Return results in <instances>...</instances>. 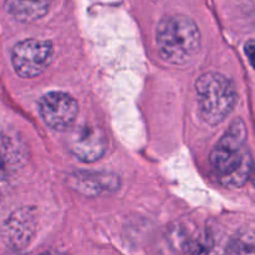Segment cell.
Wrapping results in <instances>:
<instances>
[{"label":"cell","instance_id":"obj_1","mask_svg":"<svg viewBox=\"0 0 255 255\" xmlns=\"http://www.w3.org/2000/svg\"><path fill=\"white\" fill-rule=\"evenodd\" d=\"M248 132L242 119H236L211 152L209 161L226 187L244 186L253 172L252 154L246 148Z\"/></svg>","mask_w":255,"mask_h":255},{"label":"cell","instance_id":"obj_2","mask_svg":"<svg viewBox=\"0 0 255 255\" xmlns=\"http://www.w3.org/2000/svg\"><path fill=\"white\" fill-rule=\"evenodd\" d=\"M159 56L172 65H186L198 54L201 32L191 17L169 15L159 21L156 30Z\"/></svg>","mask_w":255,"mask_h":255},{"label":"cell","instance_id":"obj_3","mask_svg":"<svg viewBox=\"0 0 255 255\" xmlns=\"http://www.w3.org/2000/svg\"><path fill=\"white\" fill-rule=\"evenodd\" d=\"M199 111L204 121L218 125L233 111L237 91L233 82L219 72H206L196 82Z\"/></svg>","mask_w":255,"mask_h":255},{"label":"cell","instance_id":"obj_4","mask_svg":"<svg viewBox=\"0 0 255 255\" xmlns=\"http://www.w3.org/2000/svg\"><path fill=\"white\" fill-rule=\"evenodd\" d=\"M52 52V44L47 40L25 39L12 47V67L20 77L32 79L47 69Z\"/></svg>","mask_w":255,"mask_h":255},{"label":"cell","instance_id":"obj_5","mask_svg":"<svg viewBox=\"0 0 255 255\" xmlns=\"http://www.w3.org/2000/svg\"><path fill=\"white\" fill-rule=\"evenodd\" d=\"M39 112L42 121L52 129L67 131L76 121L77 102L66 92H49L40 99Z\"/></svg>","mask_w":255,"mask_h":255},{"label":"cell","instance_id":"obj_6","mask_svg":"<svg viewBox=\"0 0 255 255\" xmlns=\"http://www.w3.org/2000/svg\"><path fill=\"white\" fill-rule=\"evenodd\" d=\"M67 137L69 151L85 163H92L101 158L107 147L106 136L100 127L91 124H84L70 128Z\"/></svg>","mask_w":255,"mask_h":255},{"label":"cell","instance_id":"obj_7","mask_svg":"<svg viewBox=\"0 0 255 255\" xmlns=\"http://www.w3.org/2000/svg\"><path fill=\"white\" fill-rule=\"evenodd\" d=\"M36 232V211L32 207H20L5 219L1 238L12 251H22L32 241Z\"/></svg>","mask_w":255,"mask_h":255},{"label":"cell","instance_id":"obj_8","mask_svg":"<svg viewBox=\"0 0 255 255\" xmlns=\"http://www.w3.org/2000/svg\"><path fill=\"white\" fill-rule=\"evenodd\" d=\"M71 189L89 197L115 193L120 189V177L110 172L77 171L69 174L66 179Z\"/></svg>","mask_w":255,"mask_h":255},{"label":"cell","instance_id":"obj_9","mask_svg":"<svg viewBox=\"0 0 255 255\" xmlns=\"http://www.w3.org/2000/svg\"><path fill=\"white\" fill-rule=\"evenodd\" d=\"M184 251L191 255H223L228 248L217 229L198 228L183 239Z\"/></svg>","mask_w":255,"mask_h":255},{"label":"cell","instance_id":"obj_10","mask_svg":"<svg viewBox=\"0 0 255 255\" xmlns=\"http://www.w3.org/2000/svg\"><path fill=\"white\" fill-rule=\"evenodd\" d=\"M54 0H5L6 9L11 16L22 22H31L41 19Z\"/></svg>","mask_w":255,"mask_h":255},{"label":"cell","instance_id":"obj_11","mask_svg":"<svg viewBox=\"0 0 255 255\" xmlns=\"http://www.w3.org/2000/svg\"><path fill=\"white\" fill-rule=\"evenodd\" d=\"M24 161V153L19 144L14 143L10 139L0 142V178H6L7 176L16 171Z\"/></svg>","mask_w":255,"mask_h":255},{"label":"cell","instance_id":"obj_12","mask_svg":"<svg viewBox=\"0 0 255 255\" xmlns=\"http://www.w3.org/2000/svg\"><path fill=\"white\" fill-rule=\"evenodd\" d=\"M229 255H255V232L246 231L228 242Z\"/></svg>","mask_w":255,"mask_h":255},{"label":"cell","instance_id":"obj_13","mask_svg":"<svg viewBox=\"0 0 255 255\" xmlns=\"http://www.w3.org/2000/svg\"><path fill=\"white\" fill-rule=\"evenodd\" d=\"M244 51H246V55L248 56L251 65L255 69V39H251L246 42Z\"/></svg>","mask_w":255,"mask_h":255},{"label":"cell","instance_id":"obj_14","mask_svg":"<svg viewBox=\"0 0 255 255\" xmlns=\"http://www.w3.org/2000/svg\"><path fill=\"white\" fill-rule=\"evenodd\" d=\"M251 179H252V182H253V186L255 187V168H253V172H252Z\"/></svg>","mask_w":255,"mask_h":255},{"label":"cell","instance_id":"obj_15","mask_svg":"<svg viewBox=\"0 0 255 255\" xmlns=\"http://www.w3.org/2000/svg\"><path fill=\"white\" fill-rule=\"evenodd\" d=\"M40 255H60V254H52V253H44V254H40Z\"/></svg>","mask_w":255,"mask_h":255}]
</instances>
